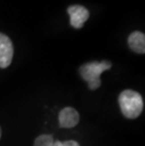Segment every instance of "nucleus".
Returning a JSON list of instances; mask_svg holds the SVG:
<instances>
[{
	"label": "nucleus",
	"mask_w": 145,
	"mask_h": 146,
	"mask_svg": "<svg viewBox=\"0 0 145 146\" xmlns=\"http://www.w3.org/2000/svg\"><path fill=\"white\" fill-rule=\"evenodd\" d=\"M119 104L122 114L129 119L138 118L143 110V101L141 95L131 90L123 91L120 94Z\"/></svg>",
	"instance_id": "f257e3e1"
},
{
	"label": "nucleus",
	"mask_w": 145,
	"mask_h": 146,
	"mask_svg": "<svg viewBox=\"0 0 145 146\" xmlns=\"http://www.w3.org/2000/svg\"><path fill=\"white\" fill-rule=\"evenodd\" d=\"M111 66V62L107 60L101 61V62L92 61V62H88L82 65L79 69V73L83 77V79L88 83L89 89L96 90L101 85V74L110 69Z\"/></svg>",
	"instance_id": "f03ea898"
},
{
	"label": "nucleus",
	"mask_w": 145,
	"mask_h": 146,
	"mask_svg": "<svg viewBox=\"0 0 145 146\" xmlns=\"http://www.w3.org/2000/svg\"><path fill=\"white\" fill-rule=\"evenodd\" d=\"M67 11L70 15L71 26L75 29H81L89 16V11L85 7L80 5L70 6Z\"/></svg>",
	"instance_id": "7ed1b4c3"
},
{
	"label": "nucleus",
	"mask_w": 145,
	"mask_h": 146,
	"mask_svg": "<svg viewBox=\"0 0 145 146\" xmlns=\"http://www.w3.org/2000/svg\"><path fill=\"white\" fill-rule=\"evenodd\" d=\"M13 57V45L7 35L0 33V68H7Z\"/></svg>",
	"instance_id": "20e7f679"
},
{
	"label": "nucleus",
	"mask_w": 145,
	"mask_h": 146,
	"mask_svg": "<svg viewBox=\"0 0 145 146\" xmlns=\"http://www.w3.org/2000/svg\"><path fill=\"white\" fill-rule=\"evenodd\" d=\"M60 125L65 128H71L75 126L79 122V114L75 108H65L60 111L58 115Z\"/></svg>",
	"instance_id": "39448f33"
},
{
	"label": "nucleus",
	"mask_w": 145,
	"mask_h": 146,
	"mask_svg": "<svg viewBox=\"0 0 145 146\" xmlns=\"http://www.w3.org/2000/svg\"><path fill=\"white\" fill-rule=\"evenodd\" d=\"M128 44L136 53L144 54L145 52V35L140 31H135L130 34L128 38Z\"/></svg>",
	"instance_id": "423d86ee"
},
{
	"label": "nucleus",
	"mask_w": 145,
	"mask_h": 146,
	"mask_svg": "<svg viewBox=\"0 0 145 146\" xmlns=\"http://www.w3.org/2000/svg\"><path fill=\"white\" fill-rule=\"evenodd\" d=\"M54 139L50 135H42L35 141L34 146H53Z\"/></svg>",
	"instance_id": "0eeeda50"
},
{
	"label": "nucleus",
	"mask_w": 145,
	"mask_h": 146,
	"mask_svg": "<svg viewBox=\"0 0 145 146\" xmlns=\"http://www.w3.org/2000/svg\"><path fill=\"white\" fill-rule=\"evenodd\" d=\"M53 146H79V144L75 141H54Z\"/></svg>",
	"instance_id": "6e6552de"
},
{
	"label": "nucleus",
	"mask_w": 145,
	"mask_h": 146,
	"mask_svg": "<svg viewBox=\"0 0 145 146\" xmlns=\"http://www.w3.org/2000/svg\"><path fill=\"white\" fill-rule=\"evenodd\" d=\"M0 138H1V129H0Z\"/></svg>",
	"instance_id": "1a4fd4ad"
}]
</instances>
